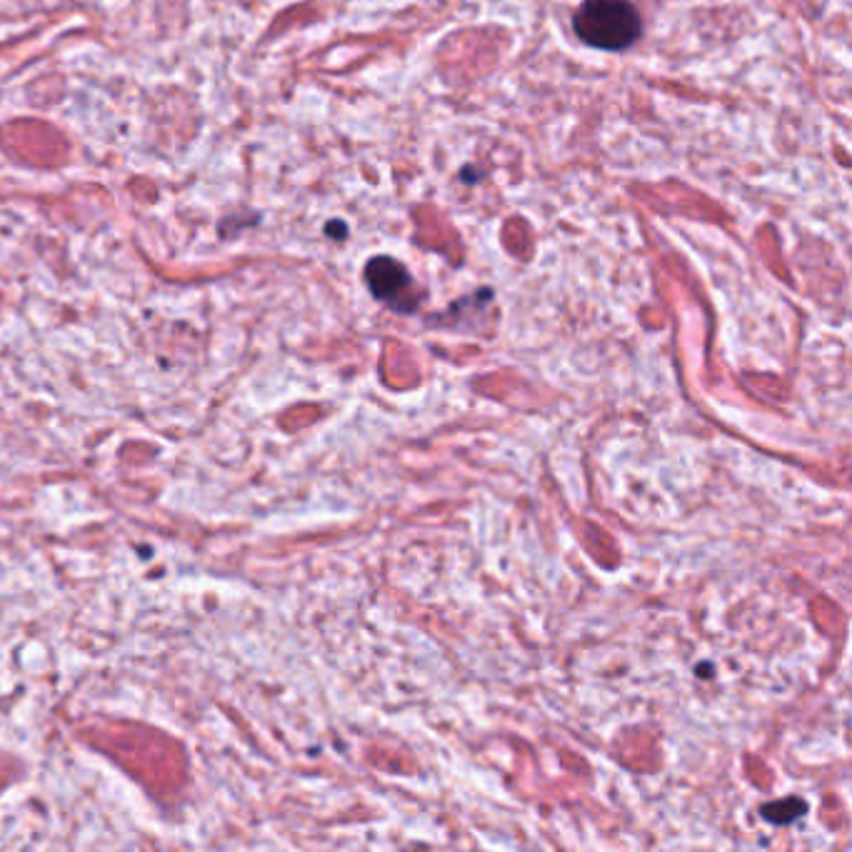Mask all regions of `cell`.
Returning a JSON list of instances; mask_svg holds the SVG:
<instances>
[{"instance_id": "obj_1", "label": "cell", "mask_w": 852, "mask_h": 852, "mask_svg": "<svg viewBox=\"0 0 852 852\" xmlns=\"http://www.w3.org/2000/svg\"><path fill=\"white\" fill-rule=\"evenodd\" d=\"M575 35L597 50H628L642 33L638 8L630 0H583L572 15Z\"/></svg>"}, {"instance_id": "obj_2", "label": "cell", "mask_w": 852, "mask_h": 852, "mask_svg": "<svg viewBox=\"0 0 852 852\" xmlns=\"http://www.w3.org/2000/svg\"><path fill=\"white\" fill-rule=\"evenodd\" d=\"M365 283L371 288L372 298L381 300L395 313H413L420 295L416 291V281L405 270L403 263L388 256H378L365 265Z\"/></svg>"}, {"instance_id": "obj_3", "label": "cell", "mask_w": 852, "mask_h": 852, "mask_svg": "<svg viewBox=\"0 0 852 852\" xmlns=\"http://www.w3.org/2000/svg\"><path fill=\"white\" fill-rule=\"evenodd\" d=\"M805 812H808V805L800 797H783L777 803L763 805V818L775 822V825H790L793 820L803 818Z\"/></svg>"}, {"instance_id": "obj_4", "label": "cell", "mask_w": 852, "mask_h": 852, "mask_svg": "<svg viewBox=\"0 0 852 852\" xmlns=\"http://www.w3.org/2000/svg\"><path fill=\"white\" fill-rule=\"evenodd\" d=\"M327 233L330 236H345V225H337V220H333V225H327Z\"/></svg>"}]
</instances>
